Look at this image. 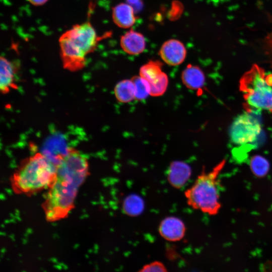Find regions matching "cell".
<instances>
[{
    "instance_id": "5bb4252c",
    "label": "cell",
    "mask_w": 272,
    "mask_h": 272,
    "mask_svg": "<svg viewBox=\"0 0 272 272\" xmlns=\"http://www.w3.org/2000/svg\"><path fill=\"white\" fill-rule=\"evenodd\" d=\"M116 100L122 103H129L135 99L134 87L131 79H124L118 82L114 88Z\"/></svg>"
},
{
    "instance_id": "7a4b0ae2",
    "label": "cell",
    "mask_w": 272,
    "mask_h": 272,
    "mask_svg": "<svg viewBox=\"0 0 272 272\" xmlns=\"http://www.w3.org/2000/svg\"><path fill=\"white\" fill-rule=\"evenodd\" d=\"M101 38L89 21L74 25L64 32L58 40L64 69L71 72L82 70L87 56L96 49Z\"/></svg>"
},
{
    "instance_id": "7c38bea8",
    "label": "cell",
    "mask_w": 272,
    "mask_h": 272,
    "mask_svg": "<svg viewBox=\"0 0 272 272\" xmlns=\"http://www.w3.org/2000/svg\"><path fill=\"white\" fill-rule=\"evenodd\" d=\"M112 16L114 23L121 28H129L135 22L134 9L127 3H119L114 7Z\"/></svg>"
},
{
    "instance_id": "30bf717a",
    "label": "cell",
    "mask_w": 272,
    "mask_h": 272,
    "mask_svg": "<svg viewBox=\"0 0 272 272\" xmlns=\"http://www.w3.org/2000/svg\"><path fill=\"white\" fill-rule=\"evenodd\" d=\"M191 175V167L187 163L182 161H174L169 166L167 177L173 187L180 189L185 185Z\"/></svg>"
},
{
    "instance_id": "277c9868",
    "label": "cell",
    "mask_w": 272,
    "mask_h": 272,
    "mask_svg": "<svg viewBox=\"0 0 272 272\" xmlns=\"http://www.w3.org/2000/svg\"><path fill=\"white\" fill-rule=\"evenodd\" d=\"M222 161L210 172L202 171L192 185L184 192L187 205L210 216L216 215L221 208L219 175L224 167Z\"/></svg>"
},
{
    "instance_id": "e0dca14e",
    "label": "cell",
    "mask_w": 272,
    "mask_h": 272,
    "mask_svg": "<svg viewBox=\"0 0 272 272\" xmlns=\"http://www.w3.org/2000/svg\"><path fill=\"white\" fill-rule=\"evenodd\" d=\"M269 163L260 155L253 156L250 161V168L253 174L258 177L265 176L269 171Z\"/></svg>"
},
{
    "instance_id": "2e32d148",
    "label": "cell",
    "mask_w": 272,
    "mask_h": 272,
    "mask_svg": "<svg viewBox=\"0 0 272 272\" xmlns=\"http://www.w3.org/2000/svg\"><path fill=\"white\" fill-rule=\"evenodd\" d=\"M145 208V203L142 197L132 194L127 196L122 203V210L125 214L134 217L141 214Z\"/></svg>"
},
{
    "instance_id": "9a60e30c",
    "label": "cell",
    "mask_w": 272,
    "mask_h": 272,
    "mask_svg": "<svg viewBox=\"0 0 272 272\" xmlns=\"http://www.w3.org/2000/svg\"><path fill=\"white\" fill-rule=\"evenodd\" d=\"M163 63L158 60H150L140 69L139 76L151 83L157 79L162 73Z\"/></svg>"
},
{
    "instance_id": "d6986e66",
    "label": "cell",
    "mask_w": 272,
    "mask_h": 272,
    "mask_svg": "<svg viewBox=\"0 0 272 272\" xmlns=\"http://www.w3.org/2000/svg\"><path fill=\"white\" fill-rule=\"evenodd\" d=\"M169 84V78L167 74L163 72L160 76L150 85V96L159 97L163 95L167 90Z\"/></svg>"
},
{
    "instance_id": "8992f818",
    "label": "cell",
    "mask_w": 272,
    "mask_h": 272,
    "mask_svg": "<svg viewBox=\"0 0 272 272\" xmlns=\"http://www.w3.org/2000/svg\"><path fill=\"white\" fill-rule=\"evenodd\" d=\"M261 126L259 121L252 114L246 112L237 116L230 129L231 142L237 145H245L254 141L260 134Z\"/></svg>"
},
{
    "instance_id": "9c48e42d",
    "label": "cell",
    "mask_w": 272,
    "mask_h": 272,
    "mask_svg": "<svg viewBox=\"0 0 272 272\" xmlns=\"http://www.w3.org/2000/svg\"><path fill=\"white\" fill-rule=\"evenodd\" d=\"M0 90L3 94H7L18 88L16 74L18 66L16 62L8 59L5 56L0 58Z\"/></svg>"
},
{
    "instance_id": "8fae6325",
    "label": "cell",
    "mask_w": 272,
    "mask_h": 272,
    "mask_svg": "<svg viewBox=\"0 0 272 272\" xmlns=\"http://www.w3.org/2000/svg\"><path fill=\"white\" fill-rule=\"evenodd\" d=\"M122 50L130 55H138L142 53L146 46V39L141 33L130 30L121 36L120 40Z\"/></svg>"
},
{
    "instance_id": "6da1fadb",
    "label": "cell",
    "mask_w": 272,
    "mask_h": 272,
    "mask_svg": "<svg viewBox=\"0 0 272 272\" xmlns=\"http://www.w3.org/2000/svg\"><path fill=\"white\" fill-rule=\"evenodd\" d=\"M55 178L43 203L45 218L54 222L66 217L74 208L80 187L89 174V163L80 151L69 147L56 157Z\"/></svg>"
},
{
    "instance_id": "3957f363",
    "label": "cell",
    "mask_w": 272,
    "mask_h": 272,
    "mask_svg": "<svg viewBox=\"0 0 272 272\" xmlns=\"http://www.w3.org/2000/svg\"><path fill=\"white\" fill-rule=\"evenodd\" d=\"M57 166L41 153L23 160L13 175L12 187L19 193L31 194L49 188L56 176Z\"/></svg>"
},
{
    "instance_id": "5b68a950",
    "label": "cell",
    "mask_w": 272,
    "mask_h": 272,
    "mask_svg": "<svg viewBox=\"0 0 272 272\" xmlns=\"http://www.w3.org/2000/svg\"><path fill=\"white\" fill-rule=\"evenodd\" d=\"M240 89L249 109L272 111V75L256 64L243 75Z\"/></svg>"
},
{
    "instance_id": "52a82bcc",
    "label": "cell",
    "mask_w": 272,
    "mask_h": 272,
    "mask_svg": "<svg viewBox=\"0 0 272 272\" xmlns=\"http://www.w3.org/2000/svg\"><path fill=\"white\" fill-rule=\"evenodd\" d=\"M187 51L180 41L171 39L166 41L161 46L159 55L162 60L168 65L176 66L185 60Z\"/></svg>"
},
{
    "instance_id": "ba28073f",
    "label": "cell",
    "mask_w": 272,
    "mask_h": 272,
    "mask_svg": "<svg viewBox=\"0 0 272 272\" xmlns=\"http://www.w3.org/2000/svg\"><path fill=\"white\" fill-rule=\"evenodd\" d=\"M158 231L164 239L170 242H176L181 240L185 236L186 227L180 219L169 216L161 221Z\"/></svg>"
},
{
    "instance_id": "4fadbf2b",
    "label": "cell",
    "mask_w": 272,
    "mask_h": 272,
    "mask_svg": "<svg viewBox=\"0 0 272 272\" xmlns=\"http://www.w3.org/2000/svg\"><path fill=\"white\" fill-rule=\"evenodd\" d=\"M181 76L182 83L189 89L199 90L205 85V74L200 68L196 65L188 64L182 72Z\"/></svg>"
},
{
    "instance_id": "ac0fdd59",
    "label": "cell",
    "mask_w": 272,
    "mask_h": 272,
    "mask_svg": "<svg viewBox=\"0 0 272 272\" xmlns=\"http://www.w3.org/2000/svg\"><path fill=\"white\" fill-rule=\"evenodd\" d=\"M134 87L135 99L142 100L150 96V83L140 76H135L131 79Z\"/></svg>"
},
{
    "instance_id": "ffe728a7",
    "label": "cell",
    "mask_w": 272,
    "mask_h": 272,
    "mask_svg": "<svg viewBox=\"0 0 272 272\" xmlns=\"http://www.w3.org/2000/svg\"><path fill=\"white\" fill-rule=\"evenodd\" d=\"M140 271H167L165 265L160 261H154L147 264H145L140 270Z\"/></svg>"
},
{
    "instance_id": "7402d4cb",
    "label": "cell",
    "mask_w": 272,
    "mask_h": 272,
    "mask_svg": "<svg viewBox=\"0 0 272 272\" xmlns=\"http://www.w3.org/2000/svg\"><path fill=\"white\" fill-rule=\"evenodd\" d=\"M126 3L131 5L133 8L138 4H141V0H126Z\"/></svg>"
},
{
    "instance_id": "44dd1931",
    "label": "cell",
    "mask_w": 272,
    "mask_h": 272,
    "mask_svg": "<svg viewBox=\"0 0 272 272\" xmlns=\"http://www.w3.org/2000/svg\"><path fill=\"white\" fill-rule=\"evenodd\" d=\"M32 5L35 6L43 5L48 2V0H27Z\"/></svg>"
}]
</instances>
